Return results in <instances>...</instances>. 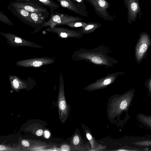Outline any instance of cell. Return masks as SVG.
<instances>
[{
    "mask_svg": "<svg viewBox=\"0 0 151 151\" xmlns=\"http://www.w3.org/2000/svg\"><path fill=\"white\" fill-rule=\"evenodd\" d=\"M5 149V147L3 145H1L0 146V150H3Z\"/></svg>",
    "mask_w": 151,
    "mask_h": 151,
    "instance_id": "28",
    "label": "cell"
},
{
    "mask_svg": "<svg viewBox=\"0 0 151 151\" xmlns=\"http://www.w3.org/2000/svg\"><path fill=\"white\" fill-rule=\"evenodd\" d=\"M45 136L47 138H48L49 137L50 134L48 131L46 130L45 132Z\"/></svg>",
    "mask_w": 151,
    "mask_h": 151,
    "instance_id": "27",
    "label": "cell"
},
{
    "mask_svg": "<svg viewBox=\"0 0 151 151\" xmlns=\"http://www.w3.org/2000/svg\"><path fill=\"white\" fill-rule=\"evenodd\" d=\"M150 86L151 87V84H150Z\"/></svg>",
    "mask_w": 151,
    "mask_h": 151,
    "instance_id": "30",
    "label": "cell"
},
{
    "mask_svg": "<svg viewBox=\"0 0 151 151\" xmlns=\"http://www.w3.org/2000/svg\"><path fill=\"white\" fill-rule=\"evenodd\" d=\"M30 16L36 28L40 26L44 22V20L50 16V15L41 13L30 12Z\"/></svg>",
    "mask_w": 151,
    "mask_h": 151,
    "instance_id": "12",
    "label": "cell"
},
{
    "mask_svg": "<svg viewBox=\"0 0 151 151\" xmlns=\"http://www.w3.org/2000/svg\"><path fill=\"white\" fill-rule=\"evenodd\" d=\"M129 96L124 95L112 100L109 104V113L111 118L115 117L120 114L127 108L130 103Z\"/></svg>",
    "mask_w": 151,
    "mask_h": 151,
    "instance_id": "3",
    "label": "cell"
},
{
    "mask_svg": "<svg viewBox=\"0 0 151 151\" xmlns=\"http://www.w3.org/2000/svg\"><path fill=\"white\" fill-rule=\"evenodd\" d=\"M7 8L14 15L24 23L31 26L36 27L31 18L30 12L24 9L9 5L8 6Z\"/></svg>",
    "mask_w": 151,
    "mask_h": 151,
    "instance_id": "8",
    "label": "cell"
},
{
    "mask_svg": "<svg viewBox=\"0 0 151 151\" xmlns=\"http://www.w3.org/2000/svg\"><path fill=\"white\" fill-rule=\"evenodd\" d=\"M111 82V80L110 78H107L105 79L103 82V85L104 87L105 86L109 84Z\"/></svg>",
    "mask_w": 151,
    "mask_h": 151,
    "instance_id": "23",
    "label": "cell"
},
{
    "mask_svg": "<svg viewBox=\"0 0 151 151\" xmlns=\"http://www.w3.org/2000/svg\"><path fill=\"white\" fill-rule=\"evenodd\" d=\"M85 0L91 4L94 8L96 13L100 17L106 20H113L107 11L110 4L106 0Z\"/></svg>",
    "mask_w": 151,
    "mask_h": 151,
    "instance_id": "6",
    "label": "cell"
},
{
    "mask_svg": "<svg viewBox=\"0 0 151 151\" xmlns=\"http://www.w3.org/2000/svg\"><path fill=\"white\" fill-rule=\"evenodd\" d=\"M62 149L63 150H70V147L66 145H63V146H62Z\"/></svg>",
    "mask_w": 151,
    "mask_h": 151,
    "instance_id": "26",
    "label": "cell"
},
{
    "mask_svg": "<svg viewBox=\"0 0 151 151\" xmlns=\"http://www.w3.org/2000/svg\"><path fill=\"white\" fill-rule=\"evenodd\" d=\"M75 4L86 9V7L84 4L85 0H71Z\"/></svg>",
    "mask_w": 151,
    "mask_h": 151,
    "instance_id": "19",
    "label": "cell"
},
{
    "mask_svg": "<svg viewBox=\"0 0 151 151\" xmlns=\"http://www.w3.org/2000/svg\"><path fill=\"white\" fill-rule=\"evenodd\" d=\"M63 7L83 16L88 17L86 9L75 4L71 0H56Z\"/></svg>",
    "mask_w": 151,
    "mask_h": 151,
    "instance_id": "9",
    "label": "cell"
},
{
    "mask_svg": "<svg viewBox=\"0 0 151 151\" xmlns=\"http://www.w3.org/2000/svg\"><path fill=\"white\" fill-rule=\"evenodd\" d=\"M81 138L77 133H75L71 139V144L74 146H76L79 144Z\"/></svg>",
    "mask_w": 151,
    "mask_h": 151,
    "instance_id": "15",
    "label": "cell"
},
{
    "mask_svg": "<svg viewBox=\"0 0 151 151\" xmlns=\"http://www.w3.org/2000/svg\"><path fill=\"white\" fill-rule=\"evenodd\" d=\"M61 80L60 78L57 105L59 119L62 123H64L69 116L70 109L65 99L63 83Z\"/></svg>",
    "mask_w": 151,
    "mask_h": 151,
    "instance_id": "2",
    "label": "cell"
},
{
    "mask_svg": "<svg viewBox=\"0 0 151 151\" xmlns=\"http://www.w3.org/2000/svg\"><path fill=\"white\" fill-rule=\"evenodd\" d=\"M0 20L7 25L11 26L13 25L11 20L1 11L0 12Z\"/></svg>",
    "mask_w": 151,
    "mask_h": 151,
    "instance_id": "16",
    "label": "cell"
},
{
    "mask_svg": "<svg viewBox=\"0 0 151 151\" xmlns=\"http://www.w3.org/2000/svg\"><path fill=\"white\" fill-rule=\"evenodd\" d=\"M22 0V2H23V1H24L23 2H32V0Z\"/></svg>",
    "mask_w": 151,
    "mask_h": 151,
    "instance_id": "29",
    "label": "cell"
},
{
    "mask_svg": "<svg viewBox=\"0 0 151 151\" xmlns=\"http://www.w3.org/2000/svg\"><path fill=\"white\" fill-rule=\"evenodd\" d=\"M83 19L78 17L69 15L67 14H61L55 12L51 14L50 18L44 22L40 26L36 28L37 31L42 27L49 26L52 28L58 25L67 24L68 23L78 21H82Z\"/></svg>",
    "mask_w": 151,
    "mask_h": 151,
    "instance_id": "1",
    "label": "cell"
},
{
    "mask_svg": "<svg viewBox=\"0 0 151 151\" xmlns=\"http://www.w3.org/2000/svg\"><path fill=\"white\" fill-rule=\"evenodd\" d=\"M147 49V46L145 44H142L139 48V51L141 53H143L145 52Z\"/></svg>",
    "mask_w": 151,
    "mask_h": 151,
    "instance_id": "21",
    "label": "cell"
},
{
    "mask_svg": "<svg viewBox=\"0 0 151 151\" xmlns=\"http://www.w3.org/2000/svg\"><path fill=\"white\" fill-rule=\"evenodd\" d=\"M55 61L54 58H37L18 61L16 62V65L22 67L37 68L53 63Z\"/></svg>",
    "mask_w": 151,
    "mask_h": 151,
    "instance_id": "5",
    "label": "cell"
},
{
    "mask_svg": "<svg viewBox=\"0 0 151 151\" xmlns=\"http://www.w3.org/2000/svg\"><path fill=\"white\" fill-rule=\"evenodd\" d=\"M9 5L24 9L30 12L41 13L50 15V14L46 8L34 3L30 2H12Z\"/></svg>",
    "mask_w": 151,
    "mask_h": 151,
    "instance_id": "7",
    "label": "cell"
},
{
    "mask_svg": "<svg viewBox=\"0 0 151 151\" xmlns=\"http://www.w3.org/2000/svg\"><path fill=\"white\" fill-rule=\"evenodd\" d=\"M100 25L101 24L99 23L90 22L87 23V24L84 27L83 29L86 31L93 30L100 27Z\"/></svg>",
    "mask_w": 151,
    "mask_h": 151,
    "instance_id": "14",
    "label": "cell"
},
{
    "mask_svg": "<svg viewBox=\"0 0 151 151\" xmlns=\"http://www.w3.org/2000/svg\"><path fill=\"white\" fill-rule=\"evenodd\" d=\"M140 118L142 122L147 126L151 127V117L142 116Z\"/></svg>",
    "mask_w": 151,
    "mask_h": 151,
    "instance_id": "18",
    "label": "cell"
},
{
    "mask_svg": "<svg viewBox=\"0 0 151 151\" xmlns=\"http://www.w3.org/2000/svg\"><path fill=\"white\" fill-rule=\"evenodd\" d=\"M21 143L22 145L25 147H28L29 146V142L26 140H23L22 141Z\"/></svg>",
    "mask_w": 151,
    "mask_h": 151,
    "instance_id": "24",
    "label": "cell"
},
{
    "mask_svg": "<svg viewBox=\"0 0 151 151\" xmlns=\"http://www.w3.org/2000/svg\"><path fill=\"white\" fill-rule=\"evenodd\" d=\"M106 148V146H102L101 145H98L95 148L92 149L91 150H89L90 151H101Z\"/></svg>",
    "mask_w": 151,
    "mask_h": 151,
    "instance_id": "20",
    "label": "cell"
},
{
    "mask_svg": "<svg viewBox=\"0 0 151 151\" xmlns=\"http://www.w3.org/2000/svg\"><path fill=\"white\" fill-rule=\"evenodd\" d=\"M9 78L11 88L16 92H18L21 90L27 88L26 83L18 76H9Z\"/></svg>",
    "mask_w": 151,
    "mask_h": 151,
    "instance_id": "10",
    "label": "cell"
},
{
    "mask_svg": "<svg viewBox=\"0 0 151 151\" xmlns=\"http://www.w3.org/2000/svg\"><path fill=\"white\" fill-rule=\"evenodd\" d=\"M85 132L86 133V137L91 144V149L95 148L98 145L97 143L94 139L91 132L89 131L86 129Z\"/></svg>",
    "mask_w": 151,
    "mask_h": 151,
    "instance_id": "13",
    "label": "cell"
},
{
    "mask_svg": "<svg viewBox=\"0 0 151 151\" xmlns=\"http://www.w3.org/2000/svg\"><path fill=\"white\" fill-rule=\"evenodd\" d=\"M32 2L48 7L51 14L54 13V11L58 9L60 5L52 0H32Z\"/></svg>",
    "mask_w": 151,
    "mask_h": 151,
    "instance_id": "11",
    "label": "cell"
},
{
    "mask_svg": "<svg viewBox=\"0 0 151 151\" xmlns=\"http://www.w3.org/2000/svg\"><path fill=\"white\" fill-rule=\"evenodd\" d=\"M87 24L84 22L82 21H78L72 22L68 23L67 25L71 27H78L81 26L84 27Z\"/></svg>",
    "mask_w": 151,
    "mask_h": 151,
    "instance_id": "17",
    "label": "cell"
},
{
    "mask_svg": "<svg viewBox=\"0 0 151 151\" xmlns=\"http://www.w3.org/2000/svg\"><path fill=\"white\" fill-rule=\"evenodd\" d=\"M138 8L137 4L135 2L132 3L131 5V10L133 11H136Z\"/></svg>",
    "mask_w": 151,
    "mask_h": 151,
    "instance_id": "22",
    "label": "cell"
},
{
    "mask_svg": "<svg viewBox=\"0 0 151 151\" xmlns=\"http://www.w3.org/2000/svg\"><path fill=\"white\" fill-rule=\"evenodd\" d=\"M0 34L7 40V42L14 47H29L35 48H42V47L27 40L17 35L10 33L0 32Z\"/></svg>",
    "mask_w": 151,
    "mask_h": 151,
    "instance_id": "4",
    "label": "cell"
},
{
    "mask_svg": "<svg viewBox=\"0 0 151 151\" xmlns=\"http://www.w3.org/2000/svg\"><path fill=\"white\" fill-rule=\"evenodd\" d=\"M43 132L42 130L41 129H39L36 132V134L37 136H41L43 134Z\"/></svg>",
    "mask_w": 151,
    "mask_h": 151,
    "instance_id": "25",
    "label": "cell"
}]
</instances>
